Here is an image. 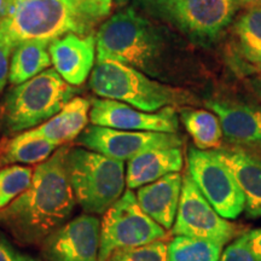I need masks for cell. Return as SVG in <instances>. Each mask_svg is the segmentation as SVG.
I'll list each match as a JSON object with an SVG mask.
<instances>
[{
    "label": "cell",
    "instance_id": "6da1fadb",
    "mask_svg": "<svg viewBox=\"0 0 261 261\" xmlns=\"http://www.w3.org/2000/svg\"><path fill=\"white\" fill-rule=\"evenodd\" d=\"M69 150L61 146L39 163L27 190L0 211V224L22 242L46 240L73 212L76 201L67 167Z\"/></svg>",
    "mask_w": 261,
    "mask_h": 261
},
{
    "label": "cell",
    "instance_id": "7a4b0ae2",
    "mask_svg": "<svg viewBox=\"0 0 261 261\" xmlns=\"http://www.w3.org/2000/svg\"><path fill=\"white\" fill-rule=\"evenodd\" d=\"M110 10L92 0H10L0 19V38L15 48L24 41L50 44L69 33L87 35Z\"/></svg>",
    "mask_w": 261,
    "mask_h": 261
},
{
    "label": "cell",
    "instance_id": "3957f363",
    "mask_svg": "<svg viewBox=\"0 0 261 261\" xmlns=\"http://www.w3.org/2000/svg\"><path fill=\"white\" fill-rule=\"evenodd\" d=\"M97 62L116 61L152 77H163L168 44L165 35L135 9L104 21L96 33Z\"/></svg>",
    "mask_w": 261,
    "mask_h": 261
},
{
    "label": "cell",
    "instance_id": "277c9868",
    "mask_svg": "<svg viewBox=\"0 0 261 261\" xmlns=\"http://www.w3.org/2000/svg\"><path fill=\"white\" fill-rule=\"evenodd\" d=\"M89 86L97 96L119 100L148 113L180 106L191 99V94L184 90L160 83L116 61L97 62L90 75Z\"/></svg>",
    "mask_w": 261,
    "mask_h": 261
},
{
    "label": "cell",
    "instance_id": "5b68a950",
    "mask_svg": "<svg viewBox=\"0 0 261 261\" xmlns=\"http://www.w3.org/2000/svg\"><path fill=\"white\" fill-rule=\"evenodd\" d=\"M68 174L75 201L87 213L104 214L125 192V163L89 149L70 148Z\"/></svg>",
    "mask_w": 261,
    "mask_h": 261
},
{
    "label": "cell",
    "instance_id": "8992f818",
    "mask_svg": "<svg viewBox=\"0 0 261 261\" xmlns=\"http://www.w3.org/2000/svg\"><path fill=\"white\" fill-rule=\"evenodd\" d=\"M75 93V86L48 68L10 90L4 102L5 126L12 133L35 128L60 113Z\"/></svg>",
    "mask_w": 261,
    "mask_h": 261
},
{
    "label": "cell",
    "instance_id": "52a82bcc",
    "mask_svg": "<svg viewBox=\"0 0 261 261\" xmlns=\"http://www.w3.org/2000/svg\"><path fill=\"white\" fill-rule=\"evenodd\" d=\"M166 236L165 228L144 213L136 195L128 189L104 213L98 261H107L115 250L144 246L162 241Z\"/></svg>",
    "mask_w": 261,
    "mask_h": 261
},
{
    "label": "cell",
    "instance_id": "ba28073f",
    "mask_svg": "<svg viewBox=\"0 0 261 261\" xmlns=\"http://www.w3.org/2000/svg\"><path fill=\"white\" fill-rule=\"evenodd\" d=\"M166 21L195 41H212L232 21L236 0H151Z\"/></svg>",
    "mask_w": 261,
    "mask_h": 261
},
{
    "label": "cell",
    "instance_id": "9c48e42d",
    "mask_svg": "<svg viewBox=\"0 0 261 261\" xmlns=\"http://www.w3.org/2000/svg\"><path fill=\"white\" fill-rule=\"evenodd\" d=\"M188 174L203 197L225 219H236L244 211V197L232 172L213 150L191 146L188 152Z\"/></svg>",
    "mask_w": 261,
    "mask_h": 261
},
{
    "label": "cell",
    "instance_id": "30bf717a",
    "mask_svg": "<svg viewBox=\"0 0 261 261\" xmlns=\"http://www.w3.org/2000/svg\"><path fill=\"white\" fill-rule=\"evenodd\" d=\"M237 227L210 204L190 175L182 177V187L173 233L211 241L225 246L236 236Z\"/></svg>",
    "mask_w": 261,
    "mask_h": 261
},
{
    "label": "cell",
    "instance_id": "8fae6325",
    "mask_svg": "<svg viewBox=\"0 0 261 261\" xmlns=\"http://www.w3.org/2000/svg\"><path fill=\"white\" fill-rule=\"evenodd\" d=\"M76 142L86 149L119 161H128L150 150L180 148L182 144L181 137L177 133L122 130L94 125L86 127Z\"/></svg>",
    "mask_w": 261,
    "mask_h": 261
},
{
    "label": "cell",
    "instance_id": "7c38bea8",
    "mask_svg": "<svg viewBox=\"0 0 261 261\" xmlns=\"http://www.w3.org/2000/svg\"><path fill=\"white\" fill-rule=\"evenodd\" d=\"M90 121L94 126L122 130L177 133L179 117L174 107H165L155 113L143 112L108 98H96L91 102Z\"/></svg>",
    "mask_w": 261,
    "mask_h": 261
},
{
    "label": "cell",
    "instance_id": "4fadbf2b",
    "mask_svg": "<svg viewBox=\"0 0 261 261\" xmlns=\"http://www.w3.org/2000/svg\"><path fill=\"white\" fill-rule=\"evenodd\" d=\"M99 240V219L81 214L45 240L44 252L50 261H98Z\"/></svg>",
    "mask_w": 261,
    "mask_h": 261
},
{
    "label": "cell",
    "instance_id": "5bb4252c",
    "mask_svg": "<svg viewBox=\"0 0 261 261\" xmlns=\"http://www.w3.org/2000/svg\"><path fill=\"white\" fill-rule=\"evenodd\" d=\"M54 69L71 86H81L90 77L97 61L96 33H69L48 44Z\"/></svg>",
    "mask_w": 261,
    "mask_h": 261
},
{
    "label": "cell",
    "instance_id": "9a60e30c",
    "mask_svg": "<svg viewBox=\"0 0 261 261\" xmlns=\"http://www.w3.org/2000/svg\"><path fill=\"white\" fill-rule=\"evenodd\" d=\"M207 106L219 119L227 142L261 150V107L224 100H210Z\"/></svg>",
    "mask_w": 261,
    "mask_h": 261
},
{
    "label": "cell",
    "instance_id": "2e32d148",
    "mask_svg": "<svg viewBox=\"0 0 261 261\" xmlns=\"http://www.w3.org/2000/svg\"><path fill=\"white\" fill-rule=\"evenodd\" d=\"M181 187L180 173H169L159 180L140 187L136 197L144 213L165 230H169L177 217Z\"/></svg>",
    "mask_w": 261,
    "mask_h": 261
},
{
    "label": "cell",
    "instance_id": "e0dca14e",
    "mask_svg": "<svg viewBox=\"0 0 261 261\" xmlns=\"http://www.w3.org/2000/svg\"><path fill=\"white\" fill-rule=\"evenodd\" d=\"M213 151L232 172L243 194L247 217L261 218V160L237 148Z\"/></svg>",
    "mask_w": 261,
    "mask_h": 261
},
{
    "label": "cell",
    "instance_id": "ac0fdd59",
    "mask_svg": "<svg viewBox=\"0 0 261 261\" xmlns=\"http://www.w3.org/2000/svg\"><path fill=\"white\" fill-rule=\"evenodd\" d=\"M182 168L181 148L155 149L142 152L127 162L126 185L129 190L159 180Z\"/></svg>",
    "mask_w": 261,
    "mask_h": 261
},
{
    "label": "cell",
    "instance_id": "d6986e66",
    "mask_svg": "<svg viewBox=\"0 0 261 261\" xmlns=\"http://www.w3.org/2000/svg\"><path fill=\"white\" fill-rule=\"evenodd\" d=\"M91 103L86 98L74 97L46 122L29 129L32 135L44 138L51 144L63 146L76 139L90 120Z\"/></svg>",
    "mask_w": 261,
    "mask_h": 261
},
{
    "label": "cell",
    "instance_id": "ffe728a7",
    "mask_svg": "<svg viewBox=\"0 0 261 261\" xmlns=\"http://www.w3.org/2000/svg\"><path fill=\"white\" fill-rule=\"evenodd\" d=\"M234 50L248 70L261 73V8L247 10L233 27Z\"/></svg>",
    "mask_w": 261,
    "mask_h": 261
},
{
    "label": "cell",
    "instance_id": "44dd1931",
    "mask_svg": "<svg viewBox=\"0 0 261 261\" xmlns=\"http://www.w3.org/2000/svg\"><path fill=\"white\" fill-rule=\"evenodd\" d=\"M48 44L41 41H24L14 48L10 61L9 81L17 86L51 67Z\"/></svg>",
    "mask_w": 261,
    "mask_h": 261
},
{
    "label": "cell",
    "instance_id": "7402d4cb",
    "mask_svg": "<svg viewBox=\"0 0 261 261\" xmlns=\"http://www.w3.org/2000/svg\"><path fill=\"white\" fill-rule=\"evenodd\" d=\"M57 146L44 138L25 130L8 140L0 149V166L4 165H35L47 160Z\"/></svg>",
    "mask_w": 261,
    "mask_h": 261
},
{
    "label": "cell",
    "instance_id": "603a6c76",
    "mask_svg": "<svg viewBox=\"0 0 261 261\" xmlns=\"http://www.w3.org/2000/svg\"><path fill=\"white\" fill-rule=\"evenodd\" d=\"M180 119L196 148L200 150L219 148L223 129L214 113L203 109H182Z\"/></svg>",
    "mask_w": 261,
    "mask_h": 261
},
{
    "label": "cell",
    "instance_id": "cb8c5ba5",
    "mask_svg": "<svg viewBox=\"0 0 261 261\" xmlns=\"http://www.w3.org/2000/svg\"><path fill=\"white\" fill-rule=\"evenodd\" d=\"M167 247L168 261H219L224 246L201 238L175 236Z\"/></svg>",
    "mask_w": 261,
    "mask_h": 261
},
{
    "label": "cell",
    "instance_id": "d4e9b609",
    "mask_svg": "<svg viewBox=\"0 0 261 261\" xmlns=\"http://www.w3.org/2000/svg\"><path fill=\"white\" fill-rule=\"evenodd\" d=\"M32 178L33 169L25 166L12 165L0 169V211L27 190Z\"/></svg>",
    "mask_w": 261,
    "mask_h": 261
},
{
    "label": "cell",
    "instance_id": "484cf974",
    "mask_svg": "<svg viewBox=\"0 0 261 261\" xmlns=\"http://www.w3.org/2000/svg\"><path fill=\"white\" fill-rule=\"evenodd\" d=\"M107 261H168V247L163 241L115 250Z\"/></svg>",
    "mask_w": 261,
    "mask_h": 261
},
{
    "label": "cell",
    "instance_id": "4316f807",
    "mask_svg": "<svg viewBox=\"0 0 261 261\" xmlns=\"http://www.w3.org/2000/svg\"><path fill=\"white\" fill-rule=\"evenodd\" d=\"M219 261H257L249 243L248 232L238 236L233 242L228 244Z\"/></svg>",
    "mask_w": 261,
    "mask_h": 261
},
{
    "label": "cell",
    "instance_id": "83f0119b",
    "mask_svg": "<svg viewBox=\"0 0 261 261\" xmlns=\"http://www.w3.org/2000/svg\"><path fill=\"white\" fill-rule=\"evenodd\" d=\"M14 47L0 38V94L4 91L6 83L9 80L10 61Z\"/></svg>",
    "mask_w": 261,
    "mask_h": 261
},
{
    "label": "cell",
    "instance_id": "f1b7e54d",
    "mask_svg": "<svg viewBox=\"0 0 261 261\" xmlns=\"http://www.w3.org/2000/svg\"><path fill=\"white\" fill-rule=\"evenodd\" d=\"M0 261H40L37 257L18 252L16 248L0 238Z\"/></svg>",
    "mask_w": 261,
    "mask_h": 261
},
{
    "label": "cell",
    "instance_id": "f546056e",
    "mask_svg": "<svg viewBox=\"0 0 261 261\" xmlns=\"http://www.w3.org/2000/svg\"><path fill=\"white\" fill-rule=\"evenodd\" d=\"M249 243L252 246V249L255 254L257 261H261V228H255L248 232Z\"/></svg>",
    "mask_w": 261,
    "mask_h": 261
},
{
    "label": "cell",
    "instance_id": "4dcf8cb0",
    "mask_svg": "<svg viewBox=\"0 0 261 261\" xmlns=\"http://www.w3.org/2000/svg\"><path fill=\"white\" fill-rule=\"evenodd\" d=\"M238 8H244V9H256L261 8V0H236Z\"/></svg>",
    "mask_w": 261,
    "mask_h": 261
},
{
    "label": "cell",
    "instance_id": "1f68e13d",
    "mask_svg": "<svg viewBox=\"0 0 261 261\" xmlns=\"http://www.w3.org/2000/svg\"><path fill=\"white\" fill-rule=\"evenodd\" d=\"M252 87L254 92L261 98V75L259 77H255V79L252 80Z\"/></svg>",
    "mask_w": 261,
    "mask_h": 261
},
{
    "label": "cell",
    "instance_id": "d6a6232c",
    "mask_svg": "<svg viewBox=\"0 0 261 261\" xmlns=\"http://www.w3.org/2000/svg\"><path fill=\"white\" fill-rule=\"evenodd\" d=\"M10 0H0V19L4 17L6 10H8Z\"/></svg>",
    "mask_w": 261,
    "mask_h": 261
},
{
    "label": "cell",
    "instance_id": "836d02e7",
    "mask_svg": "<svg viewBox=\"0 0 261 261\" xmlns=\"http://www.w3.org/2000/svg\"><path fill=\"white\" fill-rule=\"evenodd\" d=\"M92 2L100 3V4L108 6V8H112V5H113V0H92Z\"/></svg>",
    "mask_w": 261,
    "mask_h": 261
},
{
    "label": "cell",
    "instance_id": "e575fe53",
    "mask_svg": "<svg viewBox=\"0 0 261 261\" xmlns=\"http://www.w3.org/2000/svg\"><path fill=\"white\" fill-rule=\"evenodd\" d=\"M116 2V4L119 5V6H122V5H126L127 3L129 2V0H115Z\"/></svg>",
    "mask_w": 261,
    "mask_h": 261
},
{
    "label": "cell",
    "instance_id": "d590c367",
    "mask_svg": "<svg viewBox=\"0 0 261 261\" xmlns=\"http://www.w3.org/2000/svg\"><path fill=\"white\" fill-rule=\"evenodd\" d=\"M143 2H145V3H150V2H151V0H143Z\"/></svg>",
    "mask_w": 261,
    "mask_h": 261
}]
</instances>
